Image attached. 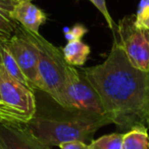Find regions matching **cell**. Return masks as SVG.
<instances>
[{"mask_svg":"<svg viewBox=\"0 0 149 149\" xmlns=\"http://www.w3.org/2000/svg\"><path fill=\"white\" fill-rule=\"evenodd\" d=\"M82 72L99 95L111 124L125 132L147 127L149 72L133 66L116 40L102 63Z\"/></svg>","mask_w":149,"mask_h":149,"instance_id":"obj_1","label":"cell"},{"mask_svg":"<svg viewBox=\"0 0 149 149\" xmlns=\"http://www.w3.org/2000/svg\"><path fill=\"white\" fill-rule=\"evenodd\" d=\"M109 124L111 120L107 116L66 111V116L57 118L36 114L26 125L34 136L51 147L70 141L91 142L94 134Z\"/></svg>","mask_w":149,"mask_h":149,"instance_id":"obj_2","label":"cell"},{"mask_svg":"<svg viewBox=\"0 0 149 149\" xmlns=\"http://www.w3.org/2000/svg\"><path fill=\"white\" fill-rule=\"evenodd\" d=\"M19 30L35 45L38 51L39 72L45 87V93L58 106L70 111L65 89V70L68 64L63 58L62 49L54 46L40 34L26 30L19 25Z\"/></svg>","mask_w":149,"mask_h":149,"instance_id":"obj_3","label":"cell"},{"mask_svg":"<svg viewBox=\"0 0 149 149\" xmlns=\"http://www.w3.org/2000/svg\"><path fill=\"white\" fill-rule=\"evenodd\" d=\"M113 39L120 44L133 66L149 72V32L135 27V17L129 15L116 24Z\"/></svg>","mask_w":149,"mask_h":149,"instance_id":"obj_4","label":"cell"},{"mask_svg":"<svg viewBox=\"0 0 149 149\" xmlns=\"http://www.w3.org/2000/svg\"><path fill=\"white\" fill-rule=\"evenodd\" d=\"M0 94L5 106L22 124H27L37 113L35 91L15 79L1 64Z\"/></svg>","mask_w":149,"mask_h":149,"instance_id":"obj_5","label":"cell"},{"mask_svg":"<svg viewBox=\"0 0 149 149\" xmlns=\"http://www.w3.org/2000/svg\"><path fill=\"white\" fill-rule=\"evenodd\" d=\"M65 89L72 112L107 116L99 95L83 72L70 64L65 70Z\"/></svg>","mask_w":149,"mask_h":149,"instance_id":"obj_6","label":"cell"},{"mask_svg":"<svg viewBox=\"0 0 149 149\" xmlns=\"http://www.w3.org/2000/svg\"><path fill=\"white\" fill-rule=\"evenodd\" d=\"M4 44L15 57L33 89L45 92V87L40 77L38 51L35 45L23 33H21L19 28L15 35L5 40Z\"/></svg>","mask_w":149,"mask_h":149,"instance_id":"obj_7","label":"cell"},{"mask_svg":"<svg viewBox=\"0 0 149 149\" xmlns=\"http://www.w3.org/2000/svg\"><path fill=\"white\" fill-rule=\"evenodd\" d=\"M0 149H50L26 124L0 122Z\"/></svg>","mask_w":149,"mask_h":149,"instance_id":"obj_8","label":"cell"},{"mask_svg":"<svg viewBox=\"0 0 149 149\" xmlns=\"http://www.w3.org/2000/svg\"><path fill=\"white\" fill-rule=\"evenodd\" d=\"M9 15L19 26L35 34H39L40 27L47 21L45 11L39 8L32 1L17 3L9 9Z\"/></svg>","mask_w":149,"mask_h":149,"instance_id":"obj_9","label":"cell"},{"mask_svg":"<svg viewBox=\"0 0 149 149\" xmlns=\"http://www.w3.org/2000/svg\"><path fill=\"white\" fill-rule=\"evenodd\" d=\"M91 48L81 40L70 41L62 48V54L65 62L70 65L83 66L89 58Z\"/></svg>","mask_w":149,"mask_h":149,"instance_id":"obj_10","label":"cell"},{"mask_svg":"<svg viewBox=\"0 0 149 149\" xmlns=\"http://www.w3.org/2000/svg\"><path fill=\"white\" fill-rule=\"evenodd\" d=\"M5 40H0V64L5 68L7 72L9 74H11L15 79H17L19 82H21L22 84H24L27 87L33 89V87L31 86L30 82L28 81V79L26 78V76L24 74V72H22V70L19 68L17 62L15 61V57L13 56V54L9 52V50L6 48L4 44ZM34 90V89H33ZM35 91V90H34Z\"/></svg>","mask_w":149,"mask_h":149,"instance_id":"obj_11","label":"cell"},{"mask_svg":"<svg viewBox=\"0 0 149 149\" xmlns=\"http://www.w3.org/2000/svg\"><path fill=\"white\" fill-rule=\"evenodd\" d=\"M122 149H149L148 128L136 127L125 133Z\"/></svg>","mask_w":149,"mask_h":149,"instance_id":"obj_12","label":"cell"},{"mask_svg":"<svg viewBox=\"0 0 149 149\" xmlns=\"http://www.w3.org/2000/svg\"><path fill=\"white\" fill-rule=\"evenodd\" d=\"M124 134L112 133L104 135L89 143L90 149H122V142Z\"/></svg>","mask_w":149,"mask_h":149,"instance_id":"obj_13","label":"cell"},{"mask_svg":"<svg viewBox=\"0 0 149 149\" xmlns=\"http://www.w3.org/2000/svg\"><path fill=\"white\" fill-rule=\"evenodd\" d=\"M19 24L9 15V8L0 3V34L5 38H10L17 32Z\"/></svg>","mask_w":149,"mask_h":149,"instance_id":"obj_14","label":"cell"},{"mask_svg":"<svg viewBox=\"0 0 149 149\" xmlns=\"http://www.w3.org/2000/svg\"><path fill=\"white\" fill-rule=\"evenodd\" d=\"M135 27L149 32V0H141L135 15Z\"/></svg>","mask_w":149,"mask_h":149,"instance_id":"obj_15","label":"cell"},{"mask_svg":"<svg viewBox=\"0 0 149 149\" xmlns=\"http://www.w3.org/2000/svg\"><path fill=\"white\" fill-rule=\"evenodd\" d=\"M88 33V29L84 25L81 24H77L72 28H65L63 30V35L64 38L70 41H77V40H81L86 34Z\"/></svg>","mask_w":149,"mask_h":149,"instance_id":"obj_16","label":"cell"},{"mask_svg":"<svg viewBox=\"0 0 149 149\" xmlns=\"http://www.w3.org/2000/svg\"><path fill=\"white\" fill-rule=\"evenodd\" d=\"M77 1H79V0H77ZM88 1H90V2H91L92 4H93L94 6L98 9V11L103 15V17L105 19L106 23H107V26L109 27V29L111 30V32H113L116 28V24L113 22V19H112L111 15H110V13H109V11H108L105 0H88Z\"/></svg>","mask_w":149,"mask_h":149,"instance_id":"obj_17","label":"cell"},{"mask_svg":"<svg viewBox=\"0 0 149 149\" xmlns=\"http://www.w3.org/2000/svg\"><path fill=\"white\" fill-rule=\"evenodd\" d=\"M0 122H10V123H19L17 118L5 106L3 103L1 94H0ZM22 124V123H19Z\"/></svg>","mask_w":149,"mask_h":149,"instance_id":"obj_18","label":"cell"},{"mask_svg":"<svg viewBox=\"0 0 149 149\" xmlns=\"http://www.w3.org/2000/svg\"><path fill=\"white\" fill-rule=\"evenodd\" d=\"M60 149H90L89 144L83 141H70V142H65L60 144Z\"/></svg>","mask_w":149,"mask_h":149,"instance_id":"obj_19","label":"cell"},{"mask_svg":"<svg viewBox=\"0 0 149 149\" xmlns=\"http://www.w3.org/2000/svg\"><path fill=\"white\" fill-rule=\"evenodd\" d=\"M25 1H33V0H0V3L2 5H4L5 7L10 9L11 7L17 5V3L25 2Z\"/></svg>","mask_w":149,"mask_h":149,"instance_id":"obj_20","label":"cell"},{"mask_svg":"<svg viewBox=\"0 0 149 149\" xmlns=\"http://www.w3.org/2000/svg\"><path fill=\"white\" fill-rule=\"evenodd\" d=\"M0 40H7V38H5V37H3V36L0 35Z\"/></svg>","mask_w":149,"mask_h":149,"instance_id":"obj_21","label":"cell"},{"mask_svg":"<svg viewBox=\"0 0 149 149\" xmlns=\"http://www.w3.org/2000/svg\"><path fill=\"white\" fill-rule=\"evenodd\" d=\"M147 127L149 128V116H148V123H147Z\"/></svg>","mask_w":149,"mask_h":149,"instance_id":"obj_22","label":"cell"},{"mask_svg":"<svg viewBox=\"0 0 149 149\" xmlns=\"http://www.w3.org/2000/svg\"><path fill=\"white\" fill-rule=\"evenodd\" d=\"M0 35H1V34H0ZM1 36H2V35H1ZM3 37H4V36H3Z\"/></svg>","mask_w":149,"mask_h":149,"instance_id":"obj_23","label":"cell"}]
</instances>
